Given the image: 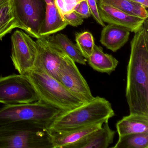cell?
Wrapping results in <instances>:
<instances>
[{
    "instance_id": "obj_1",
    "label": "cell",
    "mask_w": 148,
    "mask_h": 148,
    "mask_svg": "<svg viewBox=\"0 0 148 148\" xmlns=\"http://www.w3.org/2000/svg\"><path fill=\"white\" fill-rule=\"evenodd\" d=\"M148 20L131 42L125 97L130 114L148 116Z\"/></svg>"
},
{
    "instance_id": "obj_2",
    "label": "cell",
    "mask_w": 148,
    "mask_h": 148,
    "mask_svg": "<svg viewBox=\"0 0 148 148\" xmlns=\"http://www.w3.org/2000/svg\"><path fill=\"white\" fill-rule=\"evenodd\" d=\"M114 115L110 102L97 96L71 110L61 111L47 129L51 133L67 131L108 122Z\"/></svg>"
},
{
    "instance_id": "obj_3",
    "label": "cell",
    "mask_w": 148,
    "mask_h": 148,
    "mask_svg": "<svg viewBox=\"0 0 148 148\" xmlns=\"http://www.w3.org/2000/svg\"><path fill=\"white\" fill-rule=\"evenodd\" d=\"M26 75L40 102L61 111L71 110L85 103L66 89L59 80L44 71L32 70Z\"/></svg>"
},
{
    "instance_id": "obj_4",
    "label": "cell",
    "mask_w": 148,
    "mask_h": 148,
    "mask_svg": "<svg viewBox=\"0 0 148 148\" xmlns=\"http://www.w3.org/2000/svg\"><path fill=\"white\" fill-rule=\"evenodd\" d=\"M47 128L30 122L0 128V148H52Z\"/></svg>"
},
{
    "instance_id": "obj_5",
    "label": "cell",
    "mask_w": 148,
    "mask_h": 148,
    "mask_svg": "<svg viewBox=\"0 0 148 148\" xmlns=\"http://www.w3.org/2000/svg\"><path fill=\"white\" fill-rule=\"evenodd\" d=\"M61 111L40 101L29 103L5 105L0 109V128L30 122L48 127Z\"/></svg>"
},
{
    "instance_id": "obj_6",
    "label": "cell",
    "mask_w": 148,
    "mask_h": 148,
    "mask_svg": "<svg viewBox=\"0 0 148 148\" xmlns=\"http://www.w3.org/2000/svg\"><path fill=\"white\" fill-rule=\"evenodd\" d=\"M10 1L14 14L20 29L33 38H40V31L46 11L45 0Z\"/></svg>"
},
{
    "instance_id": "obj_7",
    "label": "cell",
    "mask_w": 148,
    "mask_h": 148,
    "mask_svg": "<svg viewBox=\"0 0 148 148\" xmlns=\"http://www.w3.org/2000/svg\"><path fill=\"white\" fill-rule=\"evenodd\" d=\"M38 101V94L27 75L0 77V103L12 105Z\"/></svg>"
},
{
    "instance_id": "obj_8",
    "label": "cell",
    "mask_w": 148,
    "mask_h": 148,
    "mask_svg": "<svg viewBox=\"0 0 148 148\" xmlns=\"http://www.w3.org/2000/svg\"><path fill=\"white\" fill-rule=\"evenodd\" d=\"M11 58L19 73L26 75L34 69L38 55V45L30 35L16 30L11 37Z\"/></svg>"
},
{
    "instance_id": "obj_9",
    "label": "cell",
    "mask_w": 148,
    "mask_h": 148,
    "mask_svg": "<svg viewBox=\"0 0 148 148\" xmlns=\"http://www.w3.org/2000/svg\"><path fill=\"white\" fill-rule=\"evenodd\" d=\"M59 81L84 102L90 101L94 97L75 62L65 53L60 71Z\"/></svg>"
},
{
    "instance_id": "obj_10",
    "label": "cell",
    "mask_w": 148,
    "mask_h": 148,
    "mask_svg": "<svg viewBox=\"0 0 148 148\" xmlns=\"http://www.w3.org/2000/svg\"><path fill=\"white\" fill-rule=\"evenodd\" d=\"M38 52L34 69L43 71L59 80L60 71L65 53L51 44L46 36L37 39Z\"/></svg>"
},
{
    "instance_id": "obj_11",
    "label": "cell",
    "mask_w": 148,
    "mask_h": 148,
    "mask_svg": "<svg viewBox=\"0 0 148 148\" xmlns=\"http://www.w3.org/2000/svg\"><path fill=\"white\" fill-rule=\"evenodd\" d=\"M100 18L104 22L123 27L130 32H136L145 20L125 13L112 7L98 3Z\"/></svg>"
},
{
    "instance_id": "obj_12",
    "label": "cell",
    "mask_w": 148,
    "mask_h": 148,
    "mask_svg": "<svg viewBox=\"0 0 148 148\" xmlns=\"http://www.w3.org/2000/svg\"><path fill=\"white\" fill-rule=\"evenodd\" d=\"M116 132L112 130L108 122L102 127L88 134L66 148H107L113 142Z\"/></svg>"
},
{
    "instance_id": "obj_13",
    "label": "cell",
    "mask_w": 148,
    "mask_h": 148,
    "mask_svg": "<svg viewBox=\"0 0 148 148\" xmlns=\"http://www.w3.org/2000/svg\"><path fill=\"white\" fill-rule=\"evenodd\" d=\"M103 123H98L67 131L50 132L52 148H66L88 134L101 128Z\"/></svg>"
},
{
    "instance_id": "obj_14",
    "label": "cell",
    "mask_w": 148,
    "mask_h": 148,
    "mask_svg": "<svg viewBox=\"0 0 148 148\" xmlns=\"http://www.w3.org/2000/svg\"><path fill=\"white\" fill-rule=\"evenodd\" d=\"M130 30L123 27L109 24L102 31L100 42L107 49L116 52L129 40Z\"/></svg>"
},
{
    "instance_id": "obj_15",
    "label": "cell",
    "mask_w": 148,
    "mask_h": 148,
    "mask_svg": "<svg viewBox=\"0 0 148 148\" xmlns=\"http://www.w3.org/2000/svg\"><path fill=\"white\" fill-rule=\"evenodd\" d=\"M116 126L119 136L132 133L148 132V116L130 114L118 121Z\"/></svg>"
},
{
    "instance_id": "obj_16",
    "label": "cell",
    "mask_w": 148,
    "mask_h": 148,
    "mask_svg": "<svg viewBox=\"0 0 148 148\" xmlns=\"http://www.w3.org/2000/svg\"><path fill=\"white\" fill-rule=\"evenodd\" d=\"M87 62L95 71L108 74L115 71L119 64L117 60L112 55L105 53L102 47L95 45Z\"/></svg>"
},
{
    "instance_id": "obj_17",
    "label": "cell",
    "mask_w": 148,
    "mask_h": 148,
    "mask_svg": "<svg viewBox=\"0 0 148 148\" xmlns=\"http://www.w3.org/2000/svg\"><path fill=\"white\" fill-rule=\"evenodd\" d=\"M67 25V23L61 18L54 1L46 4L45 17L40 31V37L54 34Z\"/></svg>"
},
{
    "instance_id": "obj_18",
    "label": "cell",
    "mask_w": 148,
    "mask_h": 148,
    "mask_svg": "<svg viewBox=\"0 0 148 148\" xmlns=\"http://www.w3.org/2000/svg\"><path fill=\"white\" fill-rule=\"evenodd\" d=\"M46 36L48 41L55 47L68 55L75 63L86 65L87 60L82 55L77 47L65 34L58 33Z\"/></svg>"
},
{
    "instance_id": "obj_19",
    "label": "cell",
    "mask_w": 148,
    "mask_h": 148,
    "mask_svg": "<svg viewBox=\"0 0 148 148\" xmlns=\"http://www.w3.org/2000/svg\"><path fill=\"white\" fill-rule=\"evenodd\" d=\"M97 2L112 7L130 15L145 20L148 18L146 8L130 0H97Z\"/></svg>"
},
{
    "instance_id": "obj_20",
    "label": "cell",
    "mask_w": 148,
    "mask_h": 148,
    "mask_svg": "<svg viewBox=\"0 0 148 148\" xmlns=\"http://www.w3.org/2000/svg\"><path fill=\"white\" fill-rule=\"evenodd\" d=\"M20 28L16 20L10 0L0 4V40L14 28Z\"/></svg>"
},
{
    "instance_id": "obj_21",
    "label": "cell",
    "mask_w": 148,
    "mask_h": 148,
    "mask_svg": "<svg viewBox=\"0 0 148 148\" xmlns=\"http://www.w3.org/2000/svg\"><path fill=\"white\" fill-rule=\"evenodd\" d=\"M113 148H148V132L132 133L119 136Z\"/></svg>"
},
{
    "instance_id": "obj_22",
    "label": "cell",
    "mask_w": 148,
    "mask_h": 148,
    "mask_svg": "<svg viewBox=\"0 0 148 148\" xmlns=\"http://www.w3.org/2000/svg\"><path fill=\"white\" fill-rule=\"evenodd\" d=\"M76 41L79 51L87 60L92 53L95 45L93 35L88 32L77 33L76 34Z\"/></svg>"
},
{
    "instance_id": "obj_23",
    "label": "cell",
    "mask_w": 148,
    "mask_h": 148,
    "mask_svg": "<svg viewBox=\"0 0 148 148\" xmlns=\"http://www.w3.org/2000/svg\"><path fill=\"white\" fill-rule=\"evenodd\" d=\"M84 0H54V3L62 19L64 15L75 11L79 4Z\"/></svg>"
},
{
    "instance_id": "obj_24",
    "label": "cell",
    "mask_w": 148,
    "mask_h": 148,
    "mask_svg": "<svg viewBox=\"0 0 148 148\" xmlns=\"http://www.w3.org/2000/svg\"><path fill=\"white\" fill-rule=\"evenodd\" d=\"M89 6L91 15H92L93 18L96 22L101 26H105L104 22L102 21L99 15L98 6L97 5V0H86Z\"/></svg>"
},
{
    "instance_id": "obj_25",
    "label": "cell",
    "mask_w": 148,
    "mask_h": 148,
    "mask_svg": "<svg viewBox=\"0 0 148 148\" xmlns=\"http://www.w3.org/2000/svg\"><path fill=\"white\" fill-rule=\"evenodd\" d=\"M64 19L67 25L73 27L80 25L84 22V19L81 18L75 11L64 15Z\"/></svg>"
},
{
    "instance_id": "obj_26",
    "label": "cell",
    "mask_w": 148,
    "mask_h": 148,
    "mask_svg": "<svg viewBox=\"0 0 148 148\" xmlns=\"http://www.w3.org/2000/svg\"><path fill=\"white\" fill-rule=\"evenodd\" d=\"M74 11L83 19L88 18L91 16L90 12L86 0H84L80 2Z\"/></svg>"
},
{
    "instance_id": "obj_27",
    "label": "cell",
    "mask_w": 148,
    "mask_h": 148,
    "mask_svg": "<svg viewBox=\"0 0 148 148\" xmlns=\"http://www.w3.org/2000/svg\"><path fill=\"white\" fill-rule=\"evenodd\" d=\"M131 1L142 5L147 9L148 7V0H130Z\"/></svg>"
},
{
    "instance_id": "obj_28",
    "label": "cell",
    "mask_w": 148,
    "mask_h": 148,
    "mask_svg": "<svg viewBox=\"0 0 148 148\" xmlns=\"http://www.w3.org/2000/svg\"><path fill=\"white\" fill-rule=\"evenodd\" d=\"M8 0H0V4H2L6 1H8Z\"/></svg>"
}]
</instances>
